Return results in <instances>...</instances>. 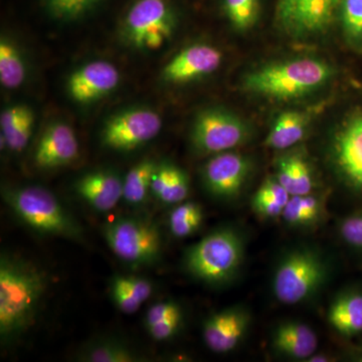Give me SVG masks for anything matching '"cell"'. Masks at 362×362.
<instances>
[{"label":"cell","instance_id":"21","mask_svg":"<svg viewBox=\"0 0 362 362\" xmlns=\"http://www.w3.org/2000/svg\"><path fill=\"white\" fill-rule=\"evenodd\" d=\"M328 320L343 337L362 332V293L350 292L338 297L330 306Z\"/></svg>","mask_w":362,"mask_h":362},{"label":"cell","instance_id":"36","mask_svg":"<svg viewBox=\"0 0 362 362\" xmlns=\"http://www.w3.org/2000/svg\"><path fill=\"white\" fill-rule=\"evenodd\" d=\"M181 322H182V318H173L170 320L163 321V322L152 324V325L147 326L146 329L148 331L150 337L154 340L164 341V340H168L175 337L180 330Z\"/></svg>","mask_w":362,"mask_h":362},{"label":"cell","instance_id":"26","mask_svg":"<svg viewBox=\"0 0 362 362\" xmlns=\"http://www.w3.org/2000/svg\"><path fill=\"white\" fill-rule=\"evenodd\" d=\"M322 214V204L311 194L292 195L282 216L289 225L302 226L316 223Z\"/></svg>","mask_w":362,"mask_h":362},{"label":"cell","instance_id":"35","mask_svg":"<svg viewBox=\"0 0 362 362\" xmlns=\"http://www.w3.org/2000/svg\"><path fill=\"white\" fill-rule=\"evenodd\" d=\"M340 233L350 246L362 249V214L345 218L340 226Z\"/></svg>","mask_w":362,"mask_h":362},{"label":"cell","instance_id":"10","mask_svg":"<svg viewBox=\"0 0 362 362\" xmlns=\"http://www.w3.org/2000/svg\"><path fill=\"white\" fill-rule=\"evenodd\" d=\"M161 127V118L156 112L131 109L112 117L105 125L102 140L109 148L129 151L156 137Z\"/></svg>","mask_w":362,"mask_h":362},{"label":"cell","instance_id":"25","mask_svg":"<svg viewBox=\"0 0 362 362\" xmlns=\"http://www.w3.org/2000/svg\"><path fill=\"white\" fill-rule=\"evenodd\" d=\"M156 166L153 161L144 160L130 169L123 180V199L127 204L137 206L146 199Z\"/></svg>","mask_w":362,"mask_h":362},{"label":"cell","instance_id":"20","mask_svg":"<svg viewBox=\"0 0 362 362\" xmlns=\"http://www.w3.org/2000/svg\"><path fill=\"white\" fill-rule=\"evenodd\" d=\"M157 201L165 204H180L189 194V182L185 171L173 164L156 166L151 181V192Z\"/></svg>","mask_w":362,"mask_h":362},{"label":"cell","instance_id":"4","mask_svg":"<svg viewBox=\"0 0 362 362\" xmlns=\"http://www.w3.org/2000/svg\"><path fill=\"white\" fill-rule=\"evenodd\" d=\"M244 257V245L230 228L209 233L185 254L187 270L202 282L220 284L237 273Z\"/></svg>","mask_w":362,"mask_h":362},{"label":"cell","instance_id":"13","mask_svg":"<svg viewBox=\"0 0 362 362\" xmlns=\"http://www.w3.org/2000/svg\"><path fill=\"white\" fill-rule=\"evenodd\" d=\"M223 54L209 45H194L180 52L164 68L162 77L181 84L214 73L220 68Z\"/></svg>","mask_w":362,"mask_h":362},{"label":"cell","instance_id":"23","mask_svg":"<svg viewBox=\"0 0 362 362\" xmlns=\"http://www.w3.org/2000/svg\"><path fill=\"white\" fill-rule=\"evenodd\" d=\"M277 180L291 195L310 194L314 187L313 177L303 157L293 154L278 161Z\"/></svg>","mask_w":362,"mask_h":362},{"label":"cell","instance_id":"28","mask_svg":"<svg viewBox=\"0 0 362 362\" xmlns=\"http://www.w3.org/2000/svg\"><path fill=\"white\" fill-rule=\"evenodd\" d=\"M204 220L202 206L195 202H185L169 214V230L176 238L183 239L194 235Z\"/></svg>","mask_w":362,"mask_h":362},{"label":"cell","instance_id":"27","mask_svg":"<svg viewBox=\"0 0 362 362\" xmlns=\"http://www.w3.org/2000/svg\"><path fill=\"white\" fill-rule=\"evenodd\" d=\"M25 78V66L18 47L2 39L0 42V82L7 89H16Z\"/></svg>","mask_w":362,"mask_h":362},{"label":"cell","instance_id":"19","mask_svg":"<svg viewBox=\"0 0 362 362\" xmlns=\"http://www.w3.org/2000/svg\"><path fill=\"white\" fill-rule=\"evenodd\" d=\"M153 293V284L147 279L116 275L110 283L112 301L125 314L138 311Z\"/></svg>","mask_w":362,"mask_h":362},{"label":"cell","instance_id":"8","mask_svg":"<svg viewBox=\"0 0 362 362\" xmlns=\"http://www.w3.org/2000/svg\"><path fill=\"white\" fill-rule=\"evenodd\" d=\"M341 0H278L276 21L295 37L325 32L339 13Z\"/></svg>","mask_w":362,"mask_h":362},{"label":"cell","instance_id":"14","mask_svg":"<svg viewBox=\"0 0 362 362\" xmlns=\"http://www.w3.org/2000/svg\"><path fill=\"white\" fill-rule=\"evenodd\" d=\"M249 324L250 316L244 309L239 307L226 309L206 319L202 328V337L211 351L226 354L242 341Z\"/></svg>","mask_w":362,"mask_h":362},{"label":"cell","instance_id":"33","mask_svg":"<svg viewBox=\"0 0 362 362\" xmlns=\"http://www.w3.org/2000/svg\"><path fill=\"white\" fill-rule=\"evenodd\" d=\"M173 318H182L180 305L171 301L159 302L152 305L145 316V327Z\"/></svg>","mask_w":362,"mask_h":362},{"label":"cell","instance_id":"6","mask_svg":"<svg viewBox=\"0 0 362 362\" xmlns=\"http://www.w3.org/2000/svg\"><path fill=\"white\" fill-rule=\"evenodd\" d=\"M325 267L309 250L290 252L281 261L273 280V292L279 302L294 305L306 301L322 285Z\"/></svg>","mask_w":362,"mask_h":362},{"label":"cell","instance_id":"2","mask_svg":"<svg viewBox=\"0 0 362 362\" xmlns=\"http://www.w3.org/2000/svg\"><path fill=\"white\" fill-rule=\"evenodd\" d=\"M332 69L320 59L304 58L272 64L249 74L245 88L256 94L278 100L304 96L322 87Z\"/></svg>","mask_w":362,"mask_h":362},{"label":"cell","instance_id":"18","mask_svg":"<svg viewBox=\"0 0 362 362\" xmlns=\"http://www.w3.org/2000/svg\"><path fill=\"white\" fill-rule=\"evenodd\" d=\"M274 349L283 356L295 359L310 358L318 346L316 333L299 322L281 324L273 335Z\"/></svg>","mask_w":362,"mask_h":362},{"label":"cell","instance_id":"29","mask_svg":"<svg viewBox=\"0 0 362 362\" xmlns=\"http://www.w3.org/2000/svg\"><path fill=\"white\" fill-rule=\"evenodd\" d=\"M339 14L347 39L362 45V0H341Z\"/></svg>","mask_w":362,"mask_h":362},{"label":"cell","instance_id":"32","mask_svg":"<svg viewBox=\"0 0 362 362\" xmlns=\"http://www.w3.org/2000/svg\"><path fill=\"white\" fill-rule=\"evenodd\" d=\"M98 0H47L49 11L59 18H74L85 13Z\"/></svg>","mask_w":362,"mask_h":362},{"label":"cell","instance_id":"5","mask_svg":"<svg viewBox=\"0 0 362 362\" xmlns=\"http://www.w3.org/2000/svg\"><path fill=\"white\" fill-rule=\"evenodd\" d=\"M103 235L111 251L128 265L151 266L160 258V230L149 218H116L104 226Z\"/></svg>","mask_w":362,"mask_h":362},{"label":"cell","instance_id":"38","mask_svg":"<svg viewBox=\"0 0 362 362\" xmlns=\"http://www.w3.org/2000/svg\"><path fill=\"white\" fill-rule=\"evenodd\" d=\"M309 361H328V357L322 356L314 357L313 356H312L310 357V359H309Z\"/></svg>","mask_w":362,"mask_h":362},{"label":"cell","instance_id":"11","mask_svg":"<svg viewBox=\"0 0 362 362\" xmlns=\"http://www.w3.org/2000/svg\"><path fill=\"white\" fill-rule=\"evenodd\" d=\"M250 170L251 164L246 157L233 152H221L207 162L202 175L211 194L230 199L240 194Z\"/></svg>","mask_w":362,"mask_h":362},{"label":"cell","instance_id":"16","mask_svg":"<svg viewBox=\"0 0 362 362\" xmlns=\"http://www.w3.org/2000/svg\"><path fill=\"white\" fill-rule=\"evenodd\" d=\"M78 156V142L74 130L66 124L56 123L40 138L35 160L40 168H54L71 163Z\"/></svg>","mask_w":362,"mask_h":362},{"label":"cell","instance_id":"31","mask_svg":"<svg viewBox=\"0 0 362 362\" xmlns=\"http://www.w3.org/2000/svg\"><path fill=\"white\" fill-rule=\"evenodd\" d=\"M33 123H35V116L30 109L13 129L6 134L2 135V142H4L11 151H23L33 134Z\"/></svg>","mask_w":362,"mask_h":362},{"label":"cell","instance_id":"37","mask_svg":"<svg viewBox=\"0 0 362 362\" xmlns=\"http://www.w3.org/2000/svg\"><path fill=\"white\" fill-rule=\"evenodd\" d=\"M252 207L255 213L266 218H278L282 216L284 206L274 202L252 199Z\"/></svg>","mask_w":362,"mask_h":362},{"label":"cell","instance_id":"12","mask_svg":"<svg viewBox=\"0 0 362 362\" xmlns=\"http://www.w3.org/2000/svg\"><path fill=\"white\" fill-rule=\"evenodd\" d=\"M120 82V74L108 62L96 61L71 74L68 81L70 96L78 103H90L112 92Z\"/></svg>","mask_w":362,"mask_h":362},{"label":"cell","instance_id":"22","mask_svg":"<svg viewBox=\"0 0 362 362\" xmlns=\"http://www.w3.org/2000/svg\"><path fill=\"white\" fill-rule=\"evenodd\" d=\"M308 117L302 112L287 111L276 119L266 138V145L274 149H287L303 139Z\"/></svg>","mask_w":362,"mask_h":362},{"label":"cell","instance_id":"17","mask_svg":"<svg viewBox=\"0 0 362 362\" xmlns=\"http://www.w3.org/2000/svg\"><path fill=\"white\" fill-rule=\"evenodd\" d=\"M75 190L90 207L106 213L123 199V180L111 171H94L78 180Z\"/></svg>","mask_w":362,"mask_h":362},{"label":"cell","instance_id":"24","mask_svg":"<svg viewBox=\"0 0 362 362\" xmlns=\"http://www.w3.org/2000/svg\"><path fill=\"white\" fill-rule=\"evenodd\" d=\"M78 361L85 362H136L140 356L129 346L114 339L93 342L81 351Z\"/></svg>","mask_w":362,"mask_h":362},{"label":"cell","instance_id":"7","mask_svg":"<svg viewBox=\"0 0 362 362\" xmlns=\"http://www.w3.org/2000/svg\"><path fill=\"white\" fill-rule=\"evenodd\" d=\"M173 30V13L165 0H138L126 16V37L139 49H159Z\"/></svg>","mask_w":362,"mask_h":362},{"label":"cell","instance_id":"3","mask_svg":"<svg viewBox=\"0 0 362 362\" xmlns=\"http://www.w3.org/2000/svg\"><path fill=\"white\" fill-rule=\"evenodd\" d=\"M2 197L11 211L37 232L74 240L83 239V228L45 188H6Z\"/></svg>","mask_w":362,"mask_h":362},{"label":"cell","instance_id":"30","mask_svg":"<svg viewBox=\"0 0 362 362\" xmlns=\"http://www.w3.org/2000/svg\"><path fill=\"white\" fill-rule=\"evenodd\" d=\"M225 8L238 30H247L258 18L259 0H225Z\"/></svg>","mask_w":362,"mask_h":362},{"label":"cell","instance_id":"9","mask_svg":"<svg viewBox=\"0 0 362 362\" xmlns=\"http://www.w3.org/2000/svg\"><path fill=\"white\" fill-rule=\"evenodd\" d=\"M249 130L237 116L223 110L202 112L195 120L192 142L204 153H221L246 142Z\"/></svg>","mask_w":362,"mask_h":362},{"label":"cell","instance_id":"1","mask_svg":"<svg viewBox=\"0 0 362 362\" xmlns=\"http://www.w3.org/2000/svg\"><path fill=\"white\" fill-rule=\"evenodd\" d=\"M47 288L44 271L2 252L0 257V338L9 344L35 324Z\"/></svg>","mask_w":362,"mask_h":362},{"label":"cell","instance_id":"15","mask_svg":"<svg viewBox=\"0 0 362 362\" xmlns=\"http://www.w3.org/2000/svg\"><path fill=\"white\" fill-rule=\"evenodd\" d=\"M334 158L345 180L362 192V114L352 116L338 132Z\"/></svg>","mask_w":362,"mask_h":362},{"label":"cell","instance_id":"34","mask_svg":"<svg viewBox=\"0 0 362 362\" xmlns=\"http://www.w3.org/2000/svg\"><path fill=\"white\" fill-rule=\"evenodd\" d=\"M291 197L277 180H268L262 185L252 199L274 202L285 207Z\"/></svg>","mask_w":362,"mask_h":362}]
</instances>
